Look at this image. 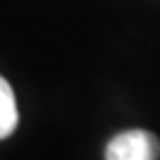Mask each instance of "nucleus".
I'll return each instance as SVG.
<instances>
[{
    "mask_svg": "<svg viewBox=\"0 0 160 160\" xmlns=\"http://www.w3.org/2000/svg\"><path fill=\"white\" fill-rule=\"evenodd\" d=\"M160 141L146 129H127L110 139L105 160H158Z\"/></svg>",
    "mask_w": 160,
    "mask_h": 160,
    "instance_id": "f257e3e1",
    "label": "nucleus"
},
{
    "mask_svg": "<svg viewBox=\"0 0 160 160\" xmlns=\"http://www.w3.org/2000/svg\"><path fill=\"white\" fill-rule=\"evenodd\" d=\"M19 122V112H17V100H14V91L10 86V81L5 77H0V141L12 136Z\"/></svg>",
    "mask_w": 160,
    "mask_h": 160,
    "instance_id": "f03ea898",
    "label": "nucleus"
}]
</instances>
